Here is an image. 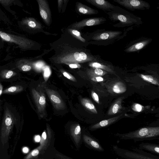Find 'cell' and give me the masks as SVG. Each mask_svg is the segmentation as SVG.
Masks as SVG:
<instances>
[{"instance_id":"cell-9","label":"cell","mask_w":159,"mask_h":159,"mask_svg":"<svg viewBox=\"0 0 159 159\" xmlns=\"http://www.w3.org/2000/svg\"><path fill=\"white\" fill-rule=\"evenodd\" d=\"M16 121V119L13 114L8 108L4 111L2 122V131L3 132L8 133Z\"/></svg>"},{"instance_id":"cell-25","label":"cell","mask_w":159,"mask_h":159,"mask_svg":"<svg viewBox=\"0 0 159 159\" xmlns=\"http://www.w3.org/2000/svg\"><path fill=\"white\" fill-rule=\"evenodd\" d=\"M16 74L11 70H4L2 71L0 74L1 77L2 79H8L14 76Z\"/></svg>"},{"instance_id":"cell-20","label":"cell","mask_w":159,"mask_h":159,"mask_svg":"<svg viewBox=\"0 0 159 159\" xmlns=\"http://www.w3.org/2000/svg\"><path fill=\"white\" fill-rule=\"evenodd\" d=\"M126 90V86L121 82L119 81L114 84L111 88L112 92L117 94L124 93Z\"/></svg>"},{"instance_id":"cell-39","label":"cell","mask_w":159,"mask_h":159,"mask_svg":"<svg viewBox=\"0 0 159 159\" xmlns=\"http://www.w3.org/2000/svg\"><path fill=\"white\" fill-rule=\"evenodd\" d=\"M42 137L44 140H46L47 138V136L46 132L44 131L42 134Z\"/></svg>"},{"instance_id":"cell-29","label":"cell","mask_w":159,"mask_h":159,"mask_svg":"<svg viewBox=\"0 0 159 159\" xmlns=\"http://www.w3.org/2000/svg\"><path fill=\"white\" fill-rule=\"evenodd\" d=\"M40 14L41 17L44 20H47L48 17V14L45 9L40 8Z\"/></svg>"},{"instance_id":"cell-12","label":"cell","mask_w":159,"mask_h":159,"mask_svg":"<svg viewBox=\"0 0 159 159\" xmlns=\"http://www.w3.org/2000/svg\"><path fill=\"white\" fill-rule=\"evenodd\" d=\"M87 2L102 10H113L115 7L109 2L104 0H86Z\"/></svg>"},{"instance_id":"cell-32","label":"cell","mask_w":159,"mask_h":159,"mask_svg":"<svg viewBox=\"0 0 159 159\" xmlns=\"http://www.w3.org/2000/svg\"><path fill=\"white\" fill-rule=\"evenodd\" d=\"M91 96L93 99L97 103L99 104V100L98 95L94 91H92L91 93Z\"/></svg>"},{"instance_id":"cell-13","label":"cell","mask_w":159,"mask_h":159,"mask_svg":"<svg viewBox=\"0 0 159 159\" xmlns=\"http://www.w3.org/2000/svg\"><path fill=\"white\" fill-rule=\"evenodd\" d=\"M122 115H120L111 118L102 120L90 126V129L91 130H94L109 125L116 121Z\"/></svg>"},{"instance_id":"cell-1","label":"cell","mask_w":159,"mask_h":159,"mask_svg":"<svg viewBox=\"0 0 159 159\" xmlns=\"http://www.w3.org/2000/svg\"><path fill=\"white\" fill-rule=\"evenodd\" d=\"M115 135L121 139H144L159 136V127H146L129 133H117Z\"/></svg>"},{"instance_id":"cell-26","label":"cell","mask_w":159,"mask_h":159,"mask_svg":"<svg viewBox=\"0 0 159 159\" xmlns=\"http://www.w3.org/2000/svg\"><path fill=\"white\" fill-rule=\"evenodd\" d=\"M69 30L71 34L77 39L82 42H85V40L81 36L79 31L75 29H70Z\"/></svg>"},{"instance_id":"cell-23","label":"cell","mask_w":159,"mask_h":159,"mask_svg":"<svg viewBox=\"0 0 159 159\" xmlns=\"http://www.w3.org/2000/svg\"><path fill=\"white\" fill-rule=\"evenodd\" d=\"M140 76L144 80L159 86V81L158 80L152 76L143 74H140Z\"/></svg>"},{"instance_id":"cell-19","label":"cell","mask_w":159,"mask_h":159,"mask_svg":"<svg viewBox=\"0 0 159 159\" xmlns=\"http://www.w3.org/2000/svg\"><path fill=\"white\" fill-rule=\"evenodd\" d=\"M89 66L93 68H99L110 73L116 75L115 72L108 66L97 62H92L89 63Z\"/></svg>"},{"instance_id":"cell-15","label":"cell","mask_w":159,"mask_h":159,"mask_svg":"<svg viewBox=\"0 0 159 159\" xmlns=\"http://www.w3.org/2000/svg\"><path fill=\"white\" fill-rule=\"evenodd\" d=\"M76 7L77 11L84 15H91L98 13V11L88 7L79 2H77Z\"/></svg>"},{"instance_id":"cell-30","label":"cell","mask_w":159,"mask_h":159,"mask_svg":"<svg viewBox=\"0 0 159 159\" xmlns=\"http://www.w3.org/2000/svg\"><path fill=\"white\" fill-rule=\"evenodd\" d=\"M0 35L3 39L6 41H10L11 40L10 36L6 33L0 31Z\"/></svg>"},{"instance_id":"cell-10","label":"cell","mask_w":159,"mask_h":159,"mask_svg":"<svg viewBox=\"0 0 159 159\" xmlns=\"http://www.w3.org/2000/svg\"><path fill=\"white\" fill-rule=\"evenodd\" d=\"M105 20H106L103 18L95 17L85 19L74 23L72 27L75 30H79L85 26L99 25Z\"/></svg>"},{"instance_id":"cell-24","label":"cell","mask_w":159,"mask_h":159,"mask_svg":"<svg viewBox=\"0 0 159 159\" xmlns=\"http://www.w3.org/2000/svg\"><path fill=\"white\" fill-rule=\"evenodd\" d=\"M87 73L100 76H103L107 73V71L98 68L88 69L87 70Z\"/></svg>"},{"instance_id":"cell-37","label":"cell","mask_w":159,"mask_h":159,"mask_svg":"<svg viewBox=\"0 0 159 159\" xmlns=\"http://www.w3.org/2000/svg\"><path fill=\"white\" fill-rule=\"evenodd\" d=\"M28 25L31 27L34 28L36 26V24L34 22L31 21L29 22Z\"/></svg>"},{"instance_id":"cell-3","label":"cell","mask_w":159,"mask_h":159,"mask_svg":"<svg viewBox=\"0 0 159 159\" xmlns=\"http://www.w3.org/2000/svg\"><path fill=\"white\" fill-rule=\"evenodd\" d=\"M112 149L116 154L126 159H155L142 154L120 148L117 145H113Z\"/></svg>"},{"instance_id":"cell-35","label":"cell","mask_w":159,"mask_h":159,"mask_svg":"<svg viewBox=\"0 0 159 159\" xmlns=\"http://www.w3.org/2000/svg\"><path fill=\"white\" fill-rule=\"evenodd\" d=\"M39 153V151L38 149H35L33 150L31 153V155L34 157L37 156Z\"/></svg>"},{"instance_id":"cell-28","label":"cell","mask_w":159,"mask_h":159,"mask_svg":"<svg viewBox=\"0 0 159 159\" xmlns=\"http://www.w3.org/2000/svg\"><path fill=\"white\" fill-rule=\"evenodd\" d=\"M61 72L64 76L68 79L74 82H76L77 81L76 78L70 73L63 70L61 71Z\"/></svg>"},{"instance_id":"cell-34","label":"cell","mask_w":159,"mask_h":159,"mask_svg":"<svg viewBox=\"0 0 159 159\" xmlns=\"http://www.w3.org/2000/svg\"><path fill=\"white\" fill-rule=\"evenodd\" d=\"M31 69L30 66L28 65H24L21 67V70L24 71H27L30 70Z\"/></svg>"},{"instance_id":"cell-40","label":"cell","mask_w":159,"mask_h":159,"mask_svg":"<svg viewBox=\"0 0 159 159\" xmlns=\"http://www.w3.org/2000/svg\"><path fill=\"white\" fill-rule=\"evenodd\" d=\"M23 151L24 153H27L29 151V149L27 147H25L23 148Z\"/></svg>"},{"instance_id":"cell-33","label":"cell","mask_w":159,"mask_h":159,"mask_svg":"<svg viewBox=\"0 0 159 159\" xmlns=\"http://www.w3.org/2000/svg\"><path fill=\"white\" fill-rule=\"evenodd\" d=\"M69 66L71 68H77L81 67V66L77 63H69Z\"/></svg>"},{"instance_id":"cell-11","label":"cell","mask_w":159,"mask_h":159,"mask_svg":"<svg viewBox=\"0 0 159 159\" xmlns=\"http://www.w3.org/2000/svg\"><path fill=\"white\" fill-rule=\"evenodd\" d=\"M83 143L90 149L98 152H103L104 149L98 141L91 135L85 133L82 134Z\"/></svg>"},{"instance_id":"cell-16","label":"cell","mask_w":159,"mask_h":159,"mask_svg":"<svg viewBox=\"0 0 159 159\" xmlns=\"http://www.w3.org/2000/svg\"><path fill=\"white\" fill-rule=\"evenodd\" d=\"M124 97L118 98L112 104L108 112V115H112L118 113L122 108V102Z\"/></svg>"},{"instance_id":"cell-14","label":"cell","mask_w":159,"mask_h":159,"mask_svg":"<svg viewBox=\"0 0 159 159\" xmlns=\"http://www.w3.org/2000/svg\"><path fill=\"white\" fill-rule=\"evenodd\" d=\"M121 33L119 31H109L100 33L93 38L95 40H100L111 39L117 36Z\"/></svg>"},{"instance_id":"cell-27","label":"cell","mask_w":159,"mask_h":159,"mask_svg":"<svg viewBox=\"0 0 159 159\" xmlns=\"http://www.w3.org/2000/svg\"><path fill=\"white\" fill-rule=\"evenodd\" d=\"M87 74L90 79L93 81L100 82L104 80L103 78L101 76L95 75L89 73H87Z\"/></svg>"},{"instance_id":"cell-21","label":"cell","mask_w":159,"mask_h":159,"mask_svg":"<svg viewBox=\"0 0 159 159\" xmlns=\"http://www.w3.org/2000/svg\"><path fill=\"white\" fill-rule=\"evenodd\" d=\"M140 146L145 150L159 154V146L144 143L141 144Z\"/></svg>"},{"instance_id":"cell-38","label":"cell","mask_w":159,"mask_h":159,"mask_svg":"<svg viewBox=\"0 0 159 159\" xmlns=\"http://www.w3.org/2000/svg\"><path fill=\"white\" fill-rule=\"evenodd\" d=\"M41 140V138L40 136L39 135H36L35 137L34 140L35 142H39Z\"/></svg>"},{"instance_id":"cell-8","label":"cell","mask_w":159,"mask_h":159,"mask_svg":"<svg viewBox=\"0 0 159 159\" xmlns=\"http://www.w3.org/2000/svg\"><path fill=\"white\" fill-rule=\"evenodd\" d=\"M111 20H119L123 25H131L134 24H139L141 20L140 18L136 16L131 17L130 16L118 13H113L110 16Z\"/></svg>"},{"instance_id":"cell-7","label":"cell","mask_w":159,"mask_h":159,"mask_svg":"<svg viewBox=\"0 0 159 159\" xmlns=\"http://www.w3.org/2000/svg\"><path fill=\"white\" fill-rule=\"evenodd\" d=\"M70 131L76 148L78 150L80 149L83 141L81 128L79 124L75 123L72 125L70 126Z\"/></svg>"},{"instance_id":"cell-18","label":"cell","mask_w":159,"mask_h":159,"mask_svg":"<svg viewBox=\"0 0 159 159\" xmlns=\"http://www.w3.org/2000/svg\"><path fill=\"white\" fill-rule=\"evenodd\" d=\"M82 105L87 110L95 114H97L98 112L94 105L89 99L85 98H80Z\"/></svg>"},{"instance_id":"cell-31","label":"cell","mask_w":159,"mask_h":159,"mask_svg":"<svg viewBox=\"0 0 159 159\" xmlns=\"http://www.w3.org/2000/svg\"><path fill=\"white\" fill-rule=\"evenodd\" d=\"M132 109L134 111L140 112L142 109V106L139 104L136 103L133 104L132 107Z\"/></svg>"},{"instance_id":"cell-17","label":"cell","mask_w":159,"mask_h":159,"mask_svg":"<svg viewBox=\"0 0 159 159\" xmlns=\"http://www.w3.org/2000/svg\"><path fill=\"white\" fill-rule=\"evenodd\" d=\"M151 40H146L136 43L126 49L125 51L128 52L138 51L146 46L150 43Z\"/></svg>"},{"instance_id":"cell-4","label":"cell","mask_w":159,"mask_h":159,"mask_svg":"<svg viewBox=\"0 0 159 159\" xmlns=\"http://www.w3.org/2000/svg\"><path fill=\"white\" fill-rule=\"evenodd\" d=\"M94 58L83 52H76L66 56L64 61L69 63H82L93 60Z\"/></svg>"},{"instance_id":"cell-2","label":"cell","mask_w":159,"mask_h":159,"mask_svg":"<svg viewBox=\"0 0 159 159\" xmlns=\"http://www.w3.org/2000/svg\"><path fill=\"white\" fill-rule=\"evenodd\" d=\"M114 1L126 8L131 10H145L150 8L149 3L139 0H114Z\"/></svg>"},{"instance_id":"cell-36","label":"cell","mask_w":159,"mask_h":159,"mask_svg":"<svg viewBox=\"0 0 159 159\" xmlns=\"http://www.w3.org/2000/svg\"><path fill=\"white\" fill-rule=\"evenodd\" d=\"M43 65V63L41 62L37 63L35 65L36 67L38 69L41 68Z\"/></svg>"},{"instance_id":"cell-6","label":"cell","mask_w":159,"mask_h":159,"mask_svg":"<svg viewBox=\"0 0 159 159\" xmlns=\"http://www.w3.org/2000/svg\"><path fill=\"white\" fill-rule=\"evenodd\" d=\"M31 92L38 113L39 115H43L44 112L46 105L45 95L43 93L38 91L34 89H32Z\"/></svg>"},{"instance_id":"cell-22","label":"cell","mask_w":159,"mask_h":159,"mask_svg":"<svg viewBox=\"0 0 159 159\" xmlns=\"http://www.w3.org/2000/svg\"><path fill=\"white\" fill-rule=\"evenodd\" d=\"M23 89V87L20 85L11 86L3 91V94L14 93H18L22 91Z\"/></svg>"},{"instance_id":"cell-41","label":"cell","mask_w":159,"mask_h":159,"mask_svg":"<svg viewBox=\"0 0 159 159\" xmlns=\"http://www.w3.org/2000/svg\"><path fill=\"white\" fill-rule=\"evenodd\" d=\"M2 89H3V86L2 85V84L1 83L0 84V95L1 96V95L2 94Z\"/></svg>"},{"instance_id":"cell-5","label":"cell","mask_w":159,"mask_h":159,"mask_svg":"<svg viewBox=\"0 0 159 159\" xmlns=\"http://www.w3.org/2000/svg\"><path fill=\"white\" fill-rule=\"evenodd\" d=\"M45 91L54 108L57 110H62L66 107L62 98L56 91L48 88H44Z\"/></svg>"}]
</instances>
